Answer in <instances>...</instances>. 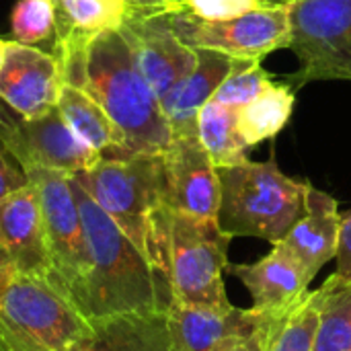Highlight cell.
<instances>
[{
	"instance_id": "6da1fadb",
	"label": "cell",
	"mask_w": 351,
	"mask_h": 351,
	"mask_svg": "<svg viewBox=\"0 0 351 351\" xmlns=\"http://www.w3.org/2000/svg\"><path fill=\"white\" fill-rule=\"evenodd\" d=\"M70 187L80 210L88 253V267L76 296V306L88 321L128 313L167 311L173 300L167 278L72 175Z\"/></svg>"
},
{
	"instance_id": "7a4b0ae2",
	"label": "cell",
	"mask_w": 351,
	"mask_h": 351,
	"mask_svg": "<svg viewBox=\"0 0 351 351\" xmlns=\"http://www.w3.org/2000/svg\"><path fill=\"white\" fill-rule=\"evenodd\" d=\"M62 78L90 95L113 121L121 136L119 158L156 156L171 146L173 134L160 99L140 72L119 29L95 37L78 66Z\"/></svg>"
},
{
	"instance_id": "3957f363",
	"label": "cell",
	"mask_w": 351,
	"mask_h": 351,
	"mask_svg": "<svg viewBox=\"0 0 351 351\" xmlns=\"http://www.w3.org/2000/svg\"><path fill=\"white\" fill-rule=\"evenodd\" d=\"M90 331L53 276L0 271V351H72Z\"/></svg>"
},
{
	"instance_id": "277c9868",
	"label": "cell",
	"mask_w": 351,
	"mask_h": 351,
	"mask_svg": "<svg viewBox=\"0 0 351 351\" xmlns=\"http://www.w3.org/2000/svg\"><path fill=\"white\" fill-rule=\"evenodd\" d=\"M220 206L216 222L230 239L253 237L278 245L304 214L308 181L288 177L276 158L218 167Z\"/></svg>"
},
{
	"instance_id": "5b68a950",
	"label": "cell",
	"mask_w": 351,
	"mask_h": 351,
	"mask_svg": "<svg viewBox=\"0 0 351 351\" xmlns=\"http://www.w3.org/2000/svg\"><path fill=\"white\" fill-rule=\"evenodd\" d=\"M156 239L173 300L191 306H230L224 286L230 237L216 220L160 208Z\"/></svg>"
},
{
	"instance_id": "8992f818",
	"label": "cell",
	"mask_w": 351,
	"mask_h": 351,
	"mask_svg": "<svg viewBox=\"0 0 351 351\" xmlns=\"http://www.w3.org/2000/svg\"><path fill=\"white\" fill-rule=\"evenodd\" d=\"M72 177L165 276L156 239V214L162 208L160 154L101 158Z\"/></svg>"
},
{
	"instance_id": "52a82bcc",
	"label": "cell",
	"mask_w": 351,
	"mask_h": 351,
	"mask_svg": "<svg viewBox=\"0 0 351 351\" xmlns=\"http://www.w3.org/2000/svg\"><path fill=\"white\" fill-rule=\"evenodd\" d=\"M290 47L298 70L286 80L351 82V0H296L290 4Z\"/></svg>"
},
{
	"instance_id": "ba28073f",
	"label": "cell",
	"mask_w": 351,
	"mask_h": 351,
	"mask_svg": "<svg viewBox=\"0 0 351 351\" xmlns=\"http://www.w3.org/2000/svg\"><path fill=\"white\" fill-rule=\"evenodd\" d=\"M165 10L177 37L193 49L261 62L271 51L290 47V4L259 6L230 19H204L185 6Z\"/></svg>"
},
{
	"instance_id": "9c48e42d",
	"label": "cell",
	"mask_w": 351,
	"mask_h": 351,
	"mask_svg": "<svg viewBox=\"0 0 351 351\" xmlns=\"http://www.w3.org/2000/svg\"><path fill=\"white\" fill-rule=\"evenodd\" d=\"M286 313L232 304L191 306L179 300H171L167 306L177 351H267L271 333Z\"/></svg>"
},
{
	"instance_id": "30bf717a",
	"label": "cell",
	"mask_w": 351,
	"mask_h": 351,
	"mask_svg": "<svg viewBox=\"0 0 351 351\" xmlns=\"http://www.w3.org/2000/svg\"><path fill=\"white\" fill-rule=\"evenodd\" d=\"M27 177L39 193L53 276L76 302L88 267V253L80 210L70 187V175L31 169Z\"/></svg>"
},
{
	"instance_id": "8fae6325",
	"label": "cell",
	"mask_w": 351,
	"mask_h": 351,
	"mask_svg": "<svg viewBox=\"0 0 351 351\" xmlns=\"http://www.w3.org/2000/svg\"><path fill=\"white\" fill-rule=\"evenodd\" d=\"M0 142L25 173L45 169L76 175L101 160V154L70 130L58 107L35 119H10L4 113Z\"/></svg>"
},
{
	"instance_id": "7c38bea8",
	"label": "cell",
	"mask_w": 351,
	"mask_h": 351,
	"mask_svg": "<svg viewBox=\"0 0 351 351\" xmlns=\"http://www.w3.org/2000/svg\"><path fill=\"white\" fill-rule=\"evenodd\" d=\"M119 33L158 99L197 64V51L177 37L165 8L132 2Z\"/></svg>"
},
{
	"instance_id": "4fadbf2b",
	"label": "cell",
	"mask_w": 351,
	"mask_h": 351,
	"mask_svg": "<svg viewBox=\"0 0 351 351\" xmlns=\"http://www.w3.org/2000/svg\"><path fill=\"white\" fill-rule=\"evenodd\" d=\"M162 206L202 220H216L220 206L218 171L197 136H175L160 154Z\"/></svg>"
},
{
	"instance_id": "5bb4252c",
	"label": "cell",
	"mask_w": 351,
	"mask_h": 351,
	"mask_svg": "<svg viewBox=\"0 0 351 351\" xmlns=\"http://www.w3.org/2000/svg\"><path fill=\"white\" fill-rule=\"evenodd\" d=\"M0 271L53 276L39 193L31 181L0 202Z\"/></svg>"
},
{
	"instance_id": "9a60e30c",
	"label": "cell",
	"mask_w": 351,
	"mask_h": 351,
	"mask_svg": "<svg viewBox=\"0 0 351 351\" xmlns=\"http://www.w3.org/2000/svg\"><path fill=\"white\" fill-rule=\"evenodd\" d=\"M64 86L62 68L53 53L10 41L0 70V99L23 119L41 117L58 107Z\"/></svg>"
},
{
	"instance_id": "2e32d148",
	"label": "cell",
	"mask_w": 351,
	"mask_h": 351,
	"mask_svg": "<svg viewBox=\"0 0 351 351\" xmlns=\"http://www.w3.org/2000/svg\"><path fill=\"white\" fill-rule=\"evenodd\" d=\"M226 274L247 288L255 308L271 313H286L298 304L315 280L282 243L255 263H228Z\"/></svg>"
},
{
	"instance_id": "e0dca14e",
	"label": "cell",
	"mask_w": 351,
	"mask_h": 351,
	"mask_svg": "<svg viewBox=\"0 0 351 351\" xmlns=\"http://www.w3.org/2000/svg\"><path fill=\"white\" fill-rule=\"evenodd\" d=\"M56 10L53 56L62 74L78 66L88 43L121 27L132 0H51Z\"/></svg>"
},
{
	"instance_id": "ac0fdd59",
	"label": "cell",
	"mask_w": 351,
	"mask_h": 351,
	"mask_svg": "<svg viewBox=\"0 0 351 351\" xmlns=\"http://www.w3.org/2000/svg\"><path fill=\"white\" fill-rule=\"evenodd\" d=\"M197 64L185 74L162 99V111L169 121L171 134L175 136H197V113L214 97L224 78L232 72L239 60L214 51L195 49Z\"/></svg>"
},
{
	"instance_id": "d6986e66",
	"label": "cell",
	"mask_w": 351,
	"mask_h": 351,
	"mask_svg": "<svg viewBox=\"0 0 351 351\" xmlns=\"http://www.w3.org/2000/svg\"><path fill=\"white\" fill-rule=\"evenodd\" d=\"M341 214L337 199L308 183L304 214L286 234L282 245L308 269L313 278L337 255Z\"/></svg>"
},
{
	"instance_id": "ffe728a7",
	"label": "cell",
	"mask_w": 351,
	"mask_h": 351,
	"mask_svg": "<svg viewBox=\"0 0 351 351\" xmlns=\"http://www.w3.org/2000/svg\"><path fill=\"white\" fill-rule=\"evenodd\" d=\"M88 339L72 351H177L167 311L95 319Z\"/></svg>"
},
{
	"instance_id": "44dd1931",
	"label": "cell",
	"mask_w": 351,
	"mask_h": 351,
	"mask_svg": "<svg viewBox=\"0 0 351 351\" xmlns=\"http://www.w3.org/2000/svg\"><path fill=\"white\" fill-rule=\"evenodd\" d=\"M58 111L70 125V130L88 144L101 158H119L121 154V136L101 105L74 84L62 86Z\"/></svg>"
},
{
	"instance_id": "7402d4cb",
	"label": "cell",
	"mask_w": 351,
	"mask_h": 351,
	"mask_svg": "<svg viewBox=\"0 0 351 351\" xmlns=\"http://www.w3.org/2000/svg\"><path fill=\"white\" fill-rule=\"evenodd\" d=\"M294 93L290 84H271L257 99L237 109V125L247 146L276 138L290 121Z\"/></svg>"
},
{
	"instance_id": "603a6c76",
	"label": "cell",
	"mask_w": 351,
	"mask_h": 351,
	"mask_svg": "<svg viewBox=\"0 0 351 351\" xmlns=\"http://www.w3.org/2000/svg\"><path fill=\"white\" fill-rule=\"evenodd\" d=\"M197 138L210 154L214 167L237 165L247 158V144L237 125V109L208 101L197 113Z\"/></svg>"
},
{
	"instance_id": "cb8c5ba5",
	"label": "cell",
	"mask_w": 351,
	"mask_h": 351,
	"mask_svg": "<svg viewBox=\"0 0 351 351\" xmlns=\"http://www.w3.org/2000/svg\"><path fill=\"white\" fill-rule=\"evenodd\" d=\"M321 290L323 306L313 351H351V284L333 274Z\"/></svg>"
},
{
	"instance_id": "d4e9b609",
	"label": "cell",
	"mask_w": 351,
	"mask_h": 351,
	"mask_svg": "<svg viewBox=\"0 0 351 351\" xmlns=\"http://www.w3.org/2000/svg\"><path fill=\"white\" fill-rule=\"evenodd\" d=\"M323 290H308L294 304L271 333L267 351H313L321 321Z\"/></svg>"
},
{
	"instance_id": "484cf974",
	"label": "cell",
	"mask_w": 351,
	"mask_h": 351,
	"mask_svg": "<svg viewBox=\"0 0 351 351\" xmlns=\"http://www.w3.org/2000/svg\"><path fill=\"white\" fill-rule=\"evenodd\" d=\"M271 84V76L261 68L259 60H239L232 72L214 93L212 101L232 109H241L257 99Z\"/></svg>"
},
{
	"instance_id": "4316f807",
	"label": "cell",
	"mask_w": 351,
	"mask_h": 351,
	"mask_svg": "<svg viewBox=\"0 0 351 351\" xmlns=\"http://www.w3.org/2000/svg\"><path fill=\"white\" fill-rule=\"evenodd\" d=\"M12 35L19 43L35 45L56 33V10L51 0H21L10 19Z\"/></svg>"
},
{
	"instance_id": "83f0119b",
	"label": "cell",
	"mask_w": 351,
	"mask_h": 351,
	"mask_svg": "<svg viewBox=\"0 0 351 351\" xmlns=\"http://www.w3.org/2000/svg\"><path fill=\"white\" fill-rule=\"evenodd\" d=\"M185 8L204 19H230L241 12L259 8L255 0H187Z\"/></svg>"
},
{
	"instance_id": "f1b7e54d",
	"label": "cell",
	"mask_w": 351,
	"mask_h": 351,
	"mask_svg": "<svg viewBox=\"0 0 351 351\" xmlns=\"http://www.w3.org/2000/svg\"><path fill=\"white\" fill-rule=\"evenodd\" d=\"M29 183L27 173L19 167V162L10 156V152L0 142V202L12 191L25 187Z\"/></svg>"
},
{
	"instance_id": "f546056e",
	"label": "cell",
	"mask_w": 351,
	"mask_h": 351,
	"mask_svg": "<svg viewBox=\"0 0 351 351\" xmlns=\"http://www.w3.org/2000/svg\"><path fill=\"white\" fill-rule=\"evenodd\" d=\"M337 276L351 284V210L341 216V232L337 245Z\"/></svg>"
},
{
	"instance_id": "4dcf8cb0",
	"label": "cell",
	"mask_w": 351,
	"mask_h": 351,
	"mask_svg": "<svg viewBox=\"0 0 351 351\" xmlns=\"http://www.w3.org/2000/svg\"><path fill=\"white\" fill-rule=\"evenodd\" d=\"M136 4H146V6H158V8H177L185 6L187 0H132Z\"/></svg>"
},
{
	"instance_id": "1f68e13d",
	"label": "cell",
	"mask_w": 351,
	"mask_h": 351,
	"mask_svg": "<svg viewBox=\"0 0 351 351\" xmlns=\"http://www.w3.org/2000/svg\"><path fill=\"white\" fill-rule=\"evenodd\" d=\"M8 45H10V41L0 39V70H2V66H4V58H6V49H8Z\"/></svg>"
},
{
	"instance_id": "d6a6232c",
	"label": "cell",
	"mask_w": 351,
	"mask_h": 351,
	"mask_svg": "<svg viewBox=\"0 0 351 351\" xmlns=\"http://www.w3.org/2000/svg\"><path fill=\"white\" fill-rule=\"evenodd\" d=\"M259 6H284V0H255Z\"/></svg>"
},
{
	"instance_id": "836d02e7",
	"label": "cell",
	"mask_w": 351,
	"mask_h": 351,
	"mask_svg": "<svg viewBox=\"0 0 351 351\" xmlns=\"http://www.w3.org/2000/svg\"><path fill=\"white\" fill-rule=\"evenodd\" d=\"M2 117H4V111L0 109V121H2Z\"/></svg>"
},
{
	"instance_id": "e575fe53",
	"label": "cell",
	"mask_w": 351,
	"mask_h": 351,
	"mask_svg": "<svg viewBox=\"0 0 351 351\" xmlns=\"http://www.w3.org/2000/svg\"><path fill=\"white\" fill-rule=\"evenodd\" d=\"M286 4H292V2H296V0H284Z\"/></svg>"
}]
</instances>
